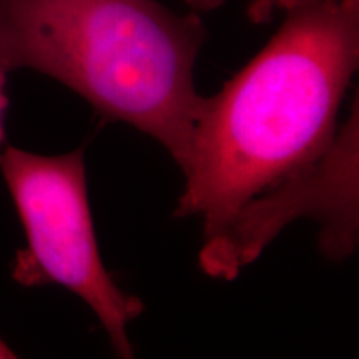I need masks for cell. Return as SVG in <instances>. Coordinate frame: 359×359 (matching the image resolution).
<instances>
[{
	"label": "cell",
	"mask_w": 359,
	"mask_h": 359,
	"mask_svg": "<svg viewBox=\"0 0 359 359\" xmlns=\"http://www.w3.org/2000/svg\"><path fill=\"white\" fill-rule=\"evenodd\" d=\"M359 64V2L308 0L269 42L205 98L193 127L177 217L217 235L268 188L318 158L338 132Z\"/></svg>",
	"instance_id": "cell-1"
},
{
	"label": "cell",
	"mask_w": 359,
	"mask_h": 359,
	"mask_svg": "<svg viewBox=\"0 0 359 359\" xmlns=\"http://www.w3.org/2000/svg\"><path fill=\"white\" fill-rule=\"evenodd\" d=\"M196 13L158 0H0V67L58 80L98 114L132 125L187 167L203 103Z\"/></svg>",
	"instance_id": "cell-2"
},
{
	"label": "cell",
	"mask_w": 359,
	"mask_h": 359,
	"mask_svg": "<svg viewBox=\"0 0 359 359\" xmlns=\"http://www.w3.org/2000/svg\"><path fill=\"white\" fill-rule=\"evenodd\" d=\"M0 170L24 224L12 278L25 288L58 285L97 314L120 358H133L128 325L143 303L116 285L103 266L88 203L83 148L43 156L15 147L0 154Z\"/></svg>",
	"instance_id": "cell-3"
},
{
	"label": "cell",
	"mask_w": 359,
	"mask_h": 359,
	"mask_svg": "<svg viewBox=\"0 0 359 359\" xmlns=\"http://www.w3.org/2000/svg\"><path fill=\"white\" fill-rule=\"evenodd\" d=\"M358 98L323 154L250 200L217 235L206 238L200 266L208 276L233 280L253 263L286 224L298 218L320 222V248L343 262L358 245Z\"/></svg>",
	"instance_id": "cell-4"
},
{
	"label": "cell",
	"mask_w": 359,
	"mask_h": 359,
	"mask_svg": "<svg viewBox=\"0 0 359 359\" xmlns=\"http://www.w3.org/2000/svg\"><path fill=\"white\" fill-rule=\"evenodd\" d=\"M303 2L308 0H250L246 15L253 24H266L278 12H286ZM349 2H359V0H349Z\"/></svg>",
	"instance_id": "cell-5"
},
{
	"label": "cell",
	"mask_w": 359,
	"mask_h": 359,
	"mask_svg": "<svg viewBox=\"0 0 359 359\" xmlns=\"http://www.w3.org/2000/svg\"><path fill=\"white\" fill-rule=\"evenodd\" d=\"M6 72L0 67V145L4 143L6 138V132H4V111L7 109V95H6Z\"/></svg>",
	"instance_id": "cell-6"
},
{
	"label": "cell",
	"mask_w": 359,
	"mask_h": 359,
	"mask_svg": "<svg viewBox=\"0 0 359 359\" xmlns=\"http://www.w3.org/2000/svg\"><path fill=\"white\" fill-rule=\"evenodd\" d=\"M185 4L196 12H210L222 7L224 0H185Z\"/></svg>",
	"instance_id": "cell-7"
},
{
	"label": "cell",
	"mask_w": 359,
	"mask_h": 359,
	"mask_svg": "<svg viewBox=\"0 0 359 359\" xmlns=\"http://www.w3.org/2000/svg\"><path fill=\"white\" fill-rule=\"evenodd\" d=\"M0 358H13L12 351L6 346V343L2 339H0Z\"/></svg>",
	"instance_id": "cell-8"
}]
</instances>
